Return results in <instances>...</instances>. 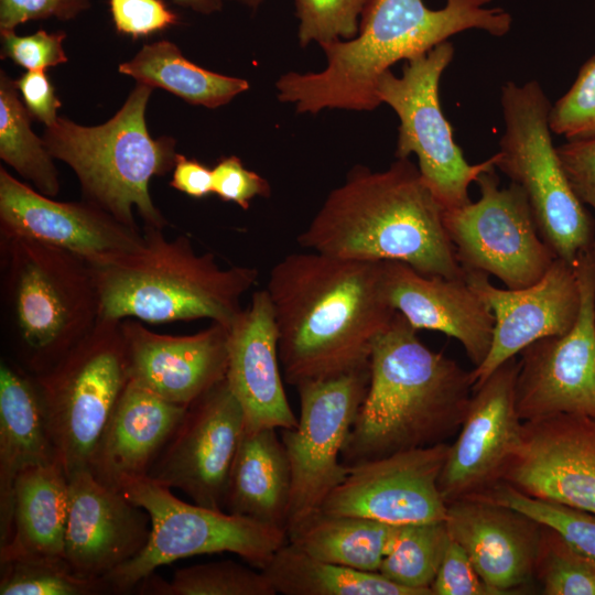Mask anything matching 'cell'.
I'll return each mask as SVG.
<instances>
[{"mask_svg": "<svg viewBox=\"0 0 595 595\" xmlns=\"http://www.w3.org/2000/svg\"><path fill=\"white\" fill-rule=\"evenodd\" d=\"M448 443L401 451L348 466L345 480L320 510L390 524L443 521L439 478Z\"/></svg>", "mask_w": 595, "mask_h": 595, "instance_id": "obj_16", "label": "cell"}, {"mask_svg": "<svg viewBox=\"0 0 595 595\" xmlns=\"http://www.w3.org/2000/svg\"><path fill=\"white\" fill-rule=\"evenodd\" d=\"M464 273L495 317L488 355L470 371L474 386L530 344L564 335L577 320L581 307L578 278L574 264L560 258L554 259L539 281L522 289H499L485 273Z\"/></svg>", "mask_w": 595, "mask_h": 595, "instance_id": "obj_20", "label": "cell"}, {"mask_svg": "<svg viewBox=\"0 0 595 595\" xmlns=\"http://www.w3.org/2000/svg\"><path fill=\"white\" fill-rule=\"evenodd\" d=\"M0 235L21 237L69 251L91 267L137 248L143 234L85 199L60 202L0 166Z\"/></svg>", "mask_w": 595, "mask_h": 595, "instance_id": "obj_18", "label": "cell"}, {"mask_svg": "<svg viewBox=\"0 0 595 595\" xmlns=\"http://www.w3.org/2000/svg\"><path fill=\"white\" fill-rule=\"evenodd\" d=\"M118 72L137 83L162 88L191 105L218 108L249 89L246 79L218 74L188 61L171 41L144 44Z\"/></svg>", "mask_w": 595, "mask_h": 595, "instance_id": "obj_31", "label": "cell"}, {"mask_svg": "<svg viewBox=\"0 0 595 595\" xmlns=\"http://www.w3.org/2000/svg\"><path fill=\"white\" fill-rule=\"evenodd\" d=\"M278 431H244L229 474L225 509L286 532L292 475Z\"/></svg>", "mask_w": 595, "mask_h": 595, "instance_id": "obj_28", "label": "cell"}, {"mask_svg": "<svg viewBox=\"0 0 595 595\" xmlns=\"http://www.w3.org/2000/svg\"><path fill=\"white\" fill-rule=\"evenodd\" d=\"M15 79L0 71V158L40 193H60L57 169L42 138L32 128L25 105L19 98Z\"/></svg>", "mask_w": 595, "mask_h": 595, "instance_id": "obj_33", "label": "cell"}, {"mask_svg": "<svg viewBox=\"0 0 595 595\" xmlns=\"http://www.w3.org/2000/svg\"><path fill=\"white\" fill-rule=\"evenodd\" d=\"M431 591L432 595H494L465 550L451 537Z\"/></svg>", "mask_w": 595, "mask_h": 595, "instance_id": "obj_44", "label": "cell"}, {"mask_svg": "<svg viewBox=\"0 0 595 595\" xmlns=\"http://www.w3.org/2000/svg\"><path fill=\"white\" fill-rule=\"evenodd\" d=\"M443 210L409 158L377 172L356 165L296 240L331 257L399 261L426 277L463 278Z\"/></svg>", "mask_w": 595, "mask_h": 595, "instance_id": "obj_3", "label": "cell"}, {"mask_svg": "<svg viewBox=\"0 0 595 595\" xmlns=\"http://www.w3.org/2000/svg\"><path fill=\"white\" fill-rule=\"evenodd\" d=\"M416 332L397 312L375 339L368 389L342 452L346 466L447 443L461 429L472 372L426 347Z\"/></svg>", "mask_w": 595, "mask_h": 595, "instance_id": "obj_4", "label": "cell"}, {"mask_svg": "<svg viewBox=\"0 0 595 595\" xmlns=\"http://www.w3.org/2000/svg\"><path fill=\"white\" fill-rule=\"evenodd\" d=\"M186 408L130 379L102 431L88 469L99 482L119 491L126 482L147 476Z\"/></svg>", "mask_w": 595, "mask_h": 595, "instance_id": "obj_26", "label": "cell"}, {"mask_svg": "<svg viewBox=\"0 0 595 595\" xmlns=\"http://www.w3.org/2000/svg\"><path fill=\"white\" fill-rule=\"evenodd\" d=\"M68 478L58 463L21 472L13 489L10 540L0 547V563L19 559H64Z\"/></svg>", "mask_w": 595, "mask_h": 595, "instance_id": "obj_29", "label": "cell"}, {"mask_svg": "<svg viewBox=\"0 0 595 595\" xmlns=\"http://www.w3.org/2000/svg\"><path fill=\"white\" fill-rule=\"evenodd\" d=\"M592 253H593V258H594V261H595V239L593 241V245H592ZM594 314H595V304H594Z\"/></svg>", "mask_w": 595, "mask_h": 595, "instance_id": "obj_51", "label": "cell"}, {"mask_svg": "<svg viewBox=\"0 0 595 595\" xmlns=\"http://www.w3.org/2000/svg\"><path fill=\"white\" fill-rule=\"evenodd\" d=\"M500 102L505 132L495 166L521 187L539 232L555 257L573 264L592 248L595 225L553 145L552 105L537 80L507 82Z\"/></svg>", "mask_w": 595, "mask_h": 595, "instance_id": "obj_8", "label": "cell"}, {"mask_svg": "<svg viewBox=\"0 0 595 595\" xmlns=\"http://www.w3.org/2000/svg\"><path fill=\"white\" fill-rule=\"evenodd\" d=\"M15 84L32 119L45 127L53 125L62 102L45 71H26L15 79Z\"/></svg>", "mask_w": 595, "mask_h": 595, "instance_id": "obj_47", "label": "cell"}, {"mask_svg": "<svg viewBox=\"0 0 595 595\" xmlns=\"http://www.w3.org/2000/svg\"><path fill=\"white\" fill-rule=\"evenodd\" d=\"M500 482L595 515V420L562 414L523 422Z\"/></svg>", "mask_w": 595, "mask_h": 595, "instance_id": "obj_19", "label": "cell"}, {"mask_svg": "<svg viewBox=\"0 0 595 595\" xmlns=\"http://www.w3.org/2000/svg\"><path fill=\"white\" fill-rule=\"evenodd\" d=\"M152 90L137 83L115 116L98 126L58 116L42 139L52 158L74 171L83 199L132 228H138L137 209L144 227L164 229L167 223L152 202L149 183L174 167L177 152L174 138L154 139L148 130L145 110Z\"/></svg>", "mask_w": 595, "mask_h": 595, "instance_id": "obj_6", "label": "cell"}, {"mask_svg": "<svg viewBox=\"0 0 595 595\" xmlns=\"http://www.w3.org/2000/svg\"><path fill=\"white\" fill-rule=\"evenodd\" d=\"M174 4L195 13L209 15L219 12L225 0H172Z\"/></svg>", "mask_w": 595, "mask_h": 595, "instance_id": "obj_49", "label": "cell"}, {"mask_svg": "<svg viewBox=\"0 0 595 595\" xmlns=\"http://www.w3.org/2000/svg\"><path fill=\"white\" fill-rule=\"evenodd\" d=\"M448 540L445 520L400 524L378 573L418 595H432Z\"/></svg>", "mask_w": 595, "mask_h": 595, "instance_id": "obj_34", "label": "cell"}, {"mask_svg": "<svg viewBox=\"0 0 595 595\" xmlns=\"http://www.w3.org/2000/svg\"><path fill=\"white\" fill-rule=\"evenodd\" d=\"M110 591L105 581L76 575L64 559H19L1 563V595H93Z\"/></svg>", "mask_w": 595, "mask_h": 595, "instance_id": "obj_37", "label": "cell"}, {"mask_svg": "<svg viewBox=\"0 0 595 595\" xmlns=\"http://www.w3.org/2000/svg\"><path fill=\"white\" fill-rule=\"evenodd\" d=\"M138 585L151 595H275L262 570L256 571L227 560L177 570L171 581L153 573Z\"/></svg>", "mask_w": 595, "mask_h": 595, "instance_id": "obj_35", "label": "cell"}, {"mask_svg": "<svg viewBox=\"0 0 595 595\" xmlns=\"http://www.w3.org/2000/svg\"><path fill=\"white\" fill-rule=\"evenodd\" d=\"M476 497L529 516L555 531L572 549L595 561V515L531 497L501 482Z\"/></svg>", "mask_w": 595, "mask_h": 595, "instance_id": "obj_36", "label": "cell"}, {"mask_svg": "<svg viewBox=\"0 0 595 595\" xmlns=\"http://www.w3.org/2000/svg\"><path fill=\"white\" fill-rule=\"evenodd\" d=\"M476 202L443 210V223L464 271L498 278L507 289L539 281L556 258L541 237L521 187L499 186L496 169L482 173Z\"/></svg>", "mask_w": 595, "mask_h": 595, "instance_id": "obj_12", "label": "cell"}, {"mask_svg": "<svg viewBox=\"0 0 595 595\" xmlns=\"http://www.w3.org/2000/svg\"><path fill=\"white\" fill-rule=\"evenodd\" d=\"M534 578L545 595H595V561L542 526Z\"/></svg>", "mask_w": 595, "mask_h": 595, "instance_id": "obj_38", "label": "cell"}, {"mask_svg": "<svg viewBox=\"0 0 595 595\" xmlns=\"http://www.w3.org/2000/svg\"><path fill=\"white\" fill-rule=\"evenodd\" d=\"M64 31L37 30L31 35L20 36L15 30L0 31L2 60L10 58L26 71H46L68 61L63 48Z\"/></svg>", "mask_w": 595, "mask_h": 595, "instance_id": "obj_41", "label": "cell"}, {"mask_svg": "<svg viewBox=\"0 0 595 595\" xmlns=\"http://www.w3.org/2000/svg\"><path fill=\"white\" fill-rule=\"evenodd\" d=\"M129 380L121 321L101 317L55 365L35 375L50 435L67 476L89 467Z\"/></svg>", "mask_w": 595, "mask_h": 595, "instance_id": "obj_10", "label": "cell"}, {"mask_svg": "<svg viewBox=\"0 0 595 595\" xmlns=\"http://www.w3.org/2000/svg\"><path fill=\"white\" fill-rule=\"evenodd\" d=\"M121 327L130 379L170 402L188 405L226 378L229 328L221 324L181 336L133 320H121Z\"/></svg>", "mask_w": 595, "mask_h": 595, "instance_id": "obj_23", "label": "cell"}, {"mask_svg": "<svg viewBox=\"0 0 595 595\" xmlns=\"http://www.w3.org/2000/svg\"><path fill=\"white\" fill-rule=\"evenodd\" d=\"M58 462L34 381L0 365V547L12 534L13 489L24 469ZM60 463V462H58Z\"/></svg>", "mask_w": 595, "mask_h": 595, "instance_id": "obj_27", "label": "cell"}, {"mask_svg": "<svg viewBox=\"0 0 595 595\" xmlns=\"http://www.w3.org/2000/svg\"><path fill=\"white\" fill-rule=\"evenodd\" d=\"M277 594L418 595L378 572H366L315 559L286 542L262 569Z\"/></svg>", "mask_w": 595, "mask_h": 595, "instance_id": "obj_32", "label": "cell"}, {"mask_svg": "<svg viewBox=\"0 0 595 595\" xmlns=\"http://www.w3.org/2000/svg\"><path fill=\"white\" fill-rule=\"evenodd\" d=\"M244 431L241 405L225 378L187 405L147 476L197 505L224 510Z\"/></svg>", "mask_w": 595, "mask_h": 595, "instance_id": "obj_15", "label": "cell"}, {"mask_svg": "<svg viewBox=\"0 0 595 595\" xmlns=\"http://www.w3.org/2000/svg\"><path fill=\"white\" fill-rule=\"evenodd\" d=\"M454 56L453 44L445 41L425 54L407 61L402 75L390 69L377 80L379 101L390 106L400 125L394 155L418 158V169L443 209L464 206L470 201L469 185L496 169L497 154L477 164L464 158L440 102V79Z\"/></svg>", "mask_w": 595, "mask_h": 595, "instance_id": "obj_11", "label": "cell"}, {"mask_svg": "<svg viewBox=\"0 0 595 595\" xmlns=\"http://www.w3.org/2000/svg\"><path fill=\"white\" fill-rule=\"evenodd\" d=\"M368 0H294L299 19L298 37L302 47L351 40L359 32L363 11Z\"/></svg>", "mask_w": 595, "mask_h": 595, "instance_id": "obj_39", "label": "cell"}, {"mask_svg": "<svg viewBox=\"0 0 595 595\" xmlns=\"http://www.w3.org/2000/svg\"><path fill=\"white\" fill-rule=\"evenodd\" d=\"M115 29L132 39L149 36L178 23L163 0H108Z\"/></svg>", "mask_w": 595, "mask_h": 595, "instance_id": "obj_42", "label": "cell"}, {"mask_svg": "<svg viewBox=\"0 0 595 595\" xmlns=\"http://www.w3.org/2000/svg\"><path fill=\"white\" fill-rule=\"evenodd\" d=\"M518 360L510 358L474 386L456 440L448 445L439 487L446 504L500 483L522 433L516 405Z\"/></svg>", "mask_w": 595, "mask_h": 595, "instance_id": "obj_17", "label": "cell"}, {"mask_svg": "<svg viewBox=\"0 0 595 595\" xmlns=\"http://www.w3.org/2000/svg\"><path fill=\"white\" fill-rule=\"evenodd\" d=\"M556 151L574 192L595 210V138L566 141Z\"/></svg>", "mask_w": 595, "mask_h": 595, "instance_id": "obj_46", "label": "cell"}, {"mask_svg": "<svg viewBox=\"0 0 595 595\" xmlns=\"http://www.w3.org/2000/svg\"><path fill=\"white\" fill-rule=\"evenodd\" d=\"M213 193L225 202H232L248 209L256 196L269 197V182L245 167L236 155L221 158L212 169Z\"/></svg>", "mask_w": 595, "mask_h": 595, "instance_id": "obj_43", "label": "cell"}, {"mask_svg": "<svg viewBox=\"0 0 595 595\" xmlns=\"http://www.w3.org/2000/svg\"><path fill=\"white\" fill-rule=\"evenodd\" d=\"M273 309L266 289L229 328L226 380L241 405L245 432L292 429L298 419L288 401L281 374Z\"/></svg>", "mask_w": 595, "mask_h": 595, "instance_id": "obj_25", "label": "cell"}, {"mask_svg": "<svg viewBox=\"0 0 595 595\" xmlns=\"http://www.w3.org/2000/svg\"><path fill=\"white\" fill-rule=\"evenodd\" d=\"M400 524L318 510L286 532L306 554L366 572H378Z\"/></svg>", "mask_w": 595, "mask_h": 595, "instance_id": "obj_30", "label": "cell"}, {"mask_svg": "<svg viewBox=\"0 0 595 595\" xmlns=\"http://www.w3.org/2000/svg\"><path fill=\"white\" fill-rule=\"evenodd\" d=\"M91 268L101 318H208L227 328L244 312L241 298L259 274L252 267L223 268L213 253H197L187 236L169 239L164 229L152 227H144L139 248Z\"/></svg>", "mask_w": 595, "mask_h": 595, "instance_id": "obj_5", "label": "cell"}, {"mask_svg": "<svg viewBox=\"0 0 595 595\" xmlns=\"http://www.w3.org/2000/svg\"><path fill=\"white\" fill-rule=\"evenodd\" d=\"M581 290L574 326L520 351L516 405L522 422L555 415L595 420V261L592 249L573 263Z\"/></svg>", "mask_w": 595, "mask_h": 595, "instance_id": "obj_14", "label": "cell"}, {"mask_svg": "<svg viewBox=\"0 0 595 595\" xmlns=\"http://www.w3.org/2000/svg\"><path fill=\"white\" fill-rule=\"evenodd\" d=\"M285 380L296 387L370 365L375 339L396 311L382 286V261L310 250L275 263L264 288Z\"/></svg>", "mask_w": 595, "mask_h": 595, "instance_id": "obj_1", "label": "cell"}, {"mask_svg": "<svg viewBox=\"0 0 595 595\" xmlns=\"http://www.w3.org/2000/svg\"><path fill=\"white\" fill-rule=\"evenodd\" d=\"M170 186L194 198L213 193V174L203 163L177 153Z\"/></svg>", "mask_w": 595, "mask_h": 595, "instance_id": "obj_48", "label": "cell"}, {"mask_svg": "<svg viewBox=\"0 0 595 595\" xmlns=\"http://www.w3.org/2000/svg\"><path fill=\"white\" fill-rule=\"evenodd\" d=\"M550 128L566 141L595 138V55L582 65L570 89L552 105Z\"/></svg>", "mask_w": 595, "mask_h": 595, "instance_id": "obj_40", "label": "cell"}, {"mask_svg": "<svg viewBox=\"0 0 595 595\" xmlns=\"http://www.w3.org/2000/svg\"><path fill=\"white\" fill-rule=\"evenodd\" d=\"M382 286L391 307L413 328L436 331L457 339L474 368L485 360L495 317L465 275L426 277L407 263L382 261Z\"/></svg>", "mask_w": 595, "mask_h": 595, "instance_id": "obj_24", "label": "cell"}, {"mask_svg": "<svg viewBox=\"0 0 595 595\" xmlns=\"http://www.w3.org/2000/svg\"><path fill=\"white\" fill-rule=\"evenodd\" d=\"M370 365L336 377L296 386L300 416L279 430L290 462L292 487L286 532L318 511L349 467L342 452L365 399Z\"/></svg>", "mask_w": 595, "mask_h": 595, "instance_id": "obj_13", "label": "cell"}, {"mask_svg": "<svg viewBox=\"0 0 595 595\" xmlns=\"http://www.w3.org/2000/svg\"><path fill=\"white\" fill-rule=\"evenodd\" d=\"M231 1H236L242 6L248 7L249 9L256 10L263 3L264 0H231Z\"/></svg>", "mask_w": 595, "mask_h": 595, "instance_id": "obj_50", "label": "cell"}, {"mask_svg": "<svg viewBox=\"0 0 595 595\" xmlns=\"http://www.w3.org/2000/svg\"><path fill=\"white\" fill-rule=\"evenodd\" d=\"M93 0H0V31H11L29 21H71L91 7Z\"/></svg>", "mask_w": 595, "mask_h": 595, "instance_id": "obj_45", "label": "cell"}, {"mask_svg": "<svg viewBox=\"0 0 595 595\" xmlns=\"http://www.w3.org/2000/svg\"><path fill=\"white\" fill-rule=\"evenodd\" d=\"M448 534L465 550L494 595L531 584L542 524L505 505L470 496L446 504Z\"/></svg>", "mask_w": 595, "mask_h": 595, "instance_id": "obj_22", "label": "cell"}, {"mask_svg": "<svg viewBox=\"0 0 595 595\" xmlns=\"http://www.w3.org/2000/svg\"><path fill=\"white\" fill-rule=\"evenodd\" d=\"M68 478L64 560L78 576L104 581L147 544L151 519L121 491L99 482L88 468Z\"/></svg>", "mask_w": 595, "mask_h": 595, "instance_id": "obj_21", "label": "cell"}, {"mask_svg": "<svg viewBox=\"0 0 595 595\" xmlns=\"http://www.w3.org/2000/svg\"><path fill=\"white\" fill-rule=\"evenodd\" d=\"M491 0H368L351 40L322 43L327 65L317 73L289 72L275 83L278 98L298 112L371 111L381 102L378 78L401 61L431 51L451 36L482 30L506 35L511 14Z\"/></svg>", "mask_w": 595, "mask_h": 595, "instance_id": "obj_2", "label": "cell"}, {"mask_svg": "<svg viewBox=\"0 0 595 595\" xmlns=\"http://www.w3.org/2000/svg\"><path fill=\"white\" fill-rule=\"evenodd\" d=\"M2 291L25 363L35 374L55 365L100 318L93 268L74 253L0 235Z\"/></svg>", "mask_w": 595, "mask_h": 595, "instance_id": "obj_7", "label": "cell"}, {"mask_svg": "<svg viewBox=\"0 0 595 595\" xmlns=\"http://www.w3.org/2000/svg\"><path fill=\"white\" fill-rule=\"evenodd\" d=\"M120 491L149 513L151 531L144 548L104 578L117 593L134 589L159 566L194 555L230 552L262 570L288 542L283 529L187 504L149 476L126 482Z\"/></svg>", "mask_w": 595, "mask_h": 595, "instance_id": "obj_9", "label": "cell"}]
</instances>
